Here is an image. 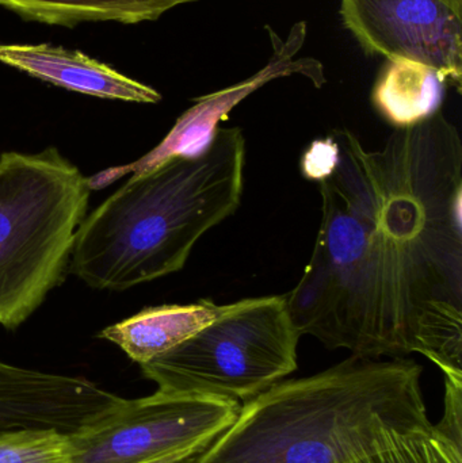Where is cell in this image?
I'll return each instance as SVG.
<instances>
[{
	"mask_svg": "<svg viewBox=\"0 0 462 463\" xmlns=\"http://www.w3.org/2000/svg\"><path fill=\"white\" fill-rule=\"evenodd\" d=\"M331 136L339 163L320 184L322 214L354 266V355L420 354L462 378L460 132L441 110L377 151L349 129Z\"/></svg>",
	"mask_w": 462,
	"mask_h": 463,
	"instance_id": "1",
	"label": "cell"
},
{
	"mask_svg": "<svg viewBox=\"0 0 462 463\" xmlns=\"http://www.w3.org/2000/svg\"><path fill=\"white\" fill-rule=\"evenodd\" d=\"M412 359L352 355L240 407L197 463H350L433 427Z\"/></svg>",
	"mask_w": 462,
	"mask_h": 463,
	"instance_id": "2",
	"label": "cell"
},
{
	"mask_svg": "<svg viewBox=\"0 0 462 463\" xmlns=\"http://www.w3.org/2000/svg\"><path fill=\"white\" fill-rule=\"evenodd\" d=\"M246 138L219 128L208 151L132 178L76 231L71 271L99 290H127L184 269L195 242L238 211Z\"/></svg>",
	"mask_w": 462,
	"mask_h": 463,
	"instance_id": "3",
	"label": "cell"
},
{
	"mask_svg": "<svg viewBox=\"0 0 462 463\" xmlns=\"http://www.w3.org/2000/svg\"><path fill=\"white\" fill-rule=\"evenodd\" d=\"M90 193L57 148L0 155V326H21L60 282Z\"/></svg>",
	"mask_w": 462,
	"mask_h": 463,
	"instance_id": "4",
	"label": "cell"
},
{
	"mask_svg": "<svg viewBox=\"0 0 462 463\" xmlns=\"http://www.w3.org/2000/svg\"><path fill=\"white\" fill-rule=\"evenodd\" d=\"M300 337L287 296L241 299L141 373L159 393L247 402L297 370Z\"/></svg>",
	"mask_w": 462,
	"mask_h": 463,
	"instance_id": "5",
	"label": "cell"
},
{
	"mask_svg": "<svg viewBox=\"0 0 462 463\" xmlns=\"http://www.w3.org/2000/svg\"><path fill=\"white\" fill-rule=\"evenodd\" d=\"M240 402L155 392L125 399L70 434L71 463H140L217 438L238 418Z\"/></svg>",
	"mask_w": 462,
	"mask_h": 463,
	"instance_id": "6",
	"label": "cell"
},
{
	"mask_svg": "<svg viewBox=\"0 0 462 463\" xmlns=\"http://www.w3.org/2000/svg\"><path fill=\"white\" fill-rule=\"evenodd\" d=\"M342 24L369 57H403L462 90V16L442 0H341Z\"/></svg>",
	"mask_w": 462,
	"mask_h": 463,
	"instance_id": "7",
	"label": "cell"
},
{
	"mask_svg": "<svg viewBox=\"0 0 462 463\" xmlns=\"http://www.w3.org/2000/svg\"><path fill=\"white\" fill-rule=\"evenodd\" d=\"M266 30L270 37L271 54L265 67L240 83L194 99V105L179 117L156 148L132 165L110 168L89 178L91 190L99 189L129 173H146L173 157L200 156L208 151L220 124L228 118L231 111L270 81L298 75L308 79L316 89H322L327 81L323 62L311 56L297 57L308 35L306 22H296L285 40L270 26H266Z\"/></svg>",
	"mask_w": 462,
	"mask_h": 463,
	"instance_id": "8",
	"label": "cell"
},
{
	"mask_svg": "<svg viewBox=\"0 0 462 463\" xmlns=\"http://www.w3.org/2000/svg\"><path fill=\"white\" fill-rule=\"evenodd\" d=\"M0 62L32 78L79 94L133 103H159L151 86L92 59L80 51L51 43H0Z\"/></svg>",
	"mask_w": 462,
	"mask_h": 463,
	"instance_id": "9",
	"label": "cell"
},
{
	"mask_svg": "<svg viewBox=\"0 0 462 463\" xmlns=\"http://www.w3.org/2000/svg\"><path fill=\"white\" fill-rule=\"evenodd\" d=\"M228 309L211 299L189 305L146 307L108 326L99 336L118 345L133 362L143 364L184 343Z\"/></svg>",
	"mask_w": 462,
	"mask_h": 463,
	"instance_id": "10",
	"label": "cell"
},
{
	"mask_svg": "<svg viewBox=\"0 0 462 463\" xmlns=\"http://www.w3.org/2000/svg\"><path fill=\"white\" fill-rule=\"evenodd\" d=\"M447 81L423 62L388 59L374 83V108L396 129L411 128L441 111Z\"/></svg>",
	"mask_w": 462,
	"mask_h": 463,
	"instance_id": "11",
	"label": "cell"
},
{
	"mask_svg": "<svg viewBox=\"0 0 462 463\" xmlns=\"http://www.w3.org/2000/svg\"><path fill=\"white\" fill-rule=\"evenodd\" d=\"M197 0H0L24 21L73 27L84 22L135 24L157 21L178 5Z\"/></svg>",
	"mask_w": 462,
	"mask_h": 463,
	"instance_id": "12",
	"label": "cell"
},
{
	"mask_svg": "<svg viewBox=\"0 0 462 463\" xmlns=\"http://www.w3.org/2000/svg\"><path fill=\"white\" fill-rule=\"evenodd\" d=\"M0 463H71L70 434L56 429L0 432Z\"/></svg>",
	"mask_w": 462,
	"mask_h": 463,
	"instance_id": "13",
	"label": "cell"
},
{
	"mask_svg": "<svg viewBox=\"0 0 462 463\" xmlns=\"http://www.w3.org/2000/svg\"><path fill=\"white\" fill-rule=\"evenodd\" d=\"M350 463H462V445L431 427Z\"/></svg>",
	"mask_w": 462,
	"mask_h": 463,
	"instance_id": "14",
	"label": "cell"
},
{
	"mask_svg": "<svg viewBox=\"0 0 462 463\" xmlns=\"http://www.w3.org/2000/svg\"><path fill=\"white\" fill-rule=\"evenodd\" d=\"M339 163V146L333 136L315 140L304 152L301 173L304 178L322 184L333 175Z\"/></svg>",
	"mask_w": 462,
	"mask_h": 463,
	"instance_id": "15",
	"label": "cell"
},
{
	"mask_svg": "<svg viewBox=\"0 0 462 463\" xmlns=\"http://www.w3.org/2000/svg\"><path fill=\"white\" fill-rule=\"evenodd\" d=\"M445 412L438 431L462 445V378L445 377Z\"/></svg>",
	"mask_w": 462,
	"mask_h": 463,
	"instance_id": "16",
	"label": "cell"
},
{
	"mask_svg": "<svg viewBox=\"0 0 462 463\" xmlns=\"http://www.w3.org/2000/svg\"><path fill=\"white\" fill-rule=\"evenodd\" d=\"M217 438L201 440V442L189 446V448L181 449V450L174 451V453L165 454V456L156 457V458L148 459V461L140 463H197L201 456L211 448L212 443H213Z\"/></svg>",
	"mask_w": 462,
	"mask_h": 463,
	"instance_id": "17",
	"label": "cell"
},
{
	"mask_svg": "<svg viewBox=\"0 0 462 463\" xmlns=\"http://www.w3.org/2000/svg\"><path fill=\"white\" fill-rule=\"evenodd\" d=\"M442 2L447 3L456 14L462 16V0H442Z\"/></svg>",
	"mask_w": 462,
	"mask_h": 463,
	"instance_id": "18",
	"label": "cell"
}]
</instances>
